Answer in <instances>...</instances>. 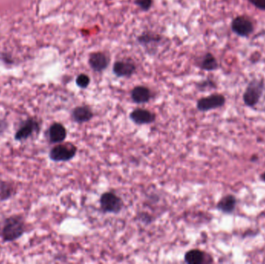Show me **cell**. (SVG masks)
Returning <instances> with one entry per match:
<instances>
[{"label": "cell", "instance_id": "obj_17", "mask_svg": "<svg viewBox=\"0 0 265 264\" xmlns=\"http://www.w3.org/2000/svg\"><path fill=\"white\" fill-rule=\"evenodd\" d=\"M185 262L189 264H202L205 261V253L200 249H191L185 254Z\"/></svg>", "mask_w": 265, "mask_h": 264}, {"label": "cell", "instance_id": "obj_2", "mask_svg": "<svg viewBox=\"0 0 265 264\" xmlns=\"http://www.w3.org/2000/svg\"><path fill=\"white\" fill-rule=\"evenodd\" d=\"M99 204L102 213L118 214L124 208L122 198L112 191L103 193L99 198Z\"/></svg>", "mask_w": 265, "mask_h": 264}, {"label": "cell", "instance_id": "obj_18", "mask_svg": "<svg viewBox=\"0 0 265 264\" xmlns=\"http://www.w3.org/2000/svg\"><path fill=\"white\" fill-rule=\"evenodd\" d=\"M15 188L12 183L0 180V201H5L14 196Z\"/></svg>", "mask_w": 265, "mask_h": 264}, {"label": "cell", "instance_id": "obj_7", "mask_svg": "<svg viewBox=\"0 0 265 264\" xmlns=\"http://www.w3.org/2000/svg\"><path fill=\"white\" fill-rule=\"evenodd\" d=\"M137 72V65L131 59L117 61L113 66V72L118 78H131Z\"/></svg>", "mask_w": 265, "mask_h": 264}, {"label": "cell", "instance_id": "obj_20", "mask_svg": "<svg viewBox=\"0 0 265 264\" xmlns=\"http://www.w3.org/2000/svg\"><path fill=\"white\" fill-rule=\"evenodd\" d=\"M134 4L138 7L142 11L147 12L153 7V0H134Z\"/></svg>", "mask_w": 265, "mask_h": 264}, {"label": "cell", "instance_id": "obj_6", "mask_svg": "<svg viewBox=\"0 0 265 264\" xmlns=\"http://www.w3.org/2000/svg\"><path fill=\"white\" fill-rule=\"evenodd\" d=\"M226 102L225 97L220 94H213L200 98L197 101L196 107L198 111L208 112L224 107Z\"/></svg>", "mask_w": 265, "mask_h": 264}, {"label": "cell", "instance_id": "obj_13", "mask_svg": "<svg viewBox=\"0 0 265 264\" xmlns=\"http://www.w3.org/2000/svg\"><path fill=\"white\" fill-rule=\"evenodd\" d=\"M132 101L136 104H145L152 98V92L150 88L143 85H137L130 92Z\"/></svg>", "mask_w": 265, "mask_h": 264}, {"label": "cell", "instance_id": "obj_22", "mask_svg": "<svg viewBox=\"0 0 265 264\" xmlns=\"http://www.w3.org/2000/svg\"><path fill=\"white\" fill-rule=\"evenodd\" d=\"M7 128H8V123L7 120L0 119V136L5 133Z\"/></svg>", "mask_w": 265, "mask_h": 264}, {"label": "cell", "instance_id": "obj_11", "mask_svg": "<svg viewBox=\"0 0 265 264\" xmlns=\"http://www.w3.org/2000/svg\"><path fill=\"white\" fill-rule=\"evenodd\" d=\"M67 130L62 123H55L47 130L48 140L51 143H62L67 138Z\"/></svg>", "mask_w": 265, "mask_h": 264}, {"label": "cell", "instance_id": "obj_9", "mask_svg": "<svg viewBox=\"0 0 265 264\" xmlns=\"http://www.w3.org/2000/svg\"><path fill=\"white\" fill-rule=\"evenodd\" d=\"M88 65L95 72L107 70L110 63V57L102 51L92 52L88 56Z\"/></svg>", "mask_w": 265, "mask_h": 264}, {"label": "cell", "instance_id": "obj_1", "mask_svg": "<svg viewBox=\"0 0 265 264\" xmlns=\"http://www.w3.org/2000/svg\"><path fill=\"white\" fill-rule=\"evenodd\" d=\"M26 224L24 218L18 215L7 218L3 223L0 236L4 243L14 242L20 239L25 233Z\"/></svg>", "mask_w": 265, "mask_h": 264}, {"label": "cell", "instance_id": "obj_21", "mask_svg": "<svg viewBox=\"0 0 265 264\" xmlns=\"http://www.w3.org/2000/svg\"><path fill=\"white\" fill-rule=\"evenodd\" d=\"M250 4L260 10H265V0H248Z\"/></svg>", "mask_w": 265, "mask_h": 264}, {"label": "cell", "instance_id": "obj_5", "mask_svg": "<svg viewBox=\"0 0 265 264\" xmlns=\"http://www.w3.org/2000/svg\"><path fill=\"white\" fill-rule=\"evenodd\" d=\"M40 131V123L36 118L27 119L20 125V128L16 132L14 138L17 141H24Z\"/></svg>", "mask_w": 265, "mask_h": 264}, {"label": "cell", "instance_id": "obj_23", "mask_svg": "<svg viewBox=\"0 0 265 264\" xmlns=\"http://www.w3.org/2000/svg\"><path fill=\"white\" fill-rule=\"evenodd\" d=\"M260 178H261V179L263 180V181H265V172L261 175Z\"/></svg>", "mask_w": 265, "mask_h": 264}, {"label": "cell", "instance_id": "obj_3", "mask_svg": "<svg viewBox=\"0 0 265 264\" xmlns=\"http://www.w3.org/2000/svg\"><path fill=\"white\" fill-rule=\"evenodd\" d=\"M77 150L76 146L72 143H59L50 150L49 157L52 162H69L75 157Z\"/></svg>", "mask_w": 265, "mask_h": 264}, {"label": "cell", "instance_id": "obj_14", "mask_svg": "<svg viewBox=\"0 0 265 264\" xmlns=\"http://www.w3.org/2000/svg\"><path fill=\"white\" fill-rule=\"evenodd\" d=\"M137 42L144 47H156L158 43L163 40V37L154 32H143L141 35L138 36Z\"/></svg>", "mask_w": 265, "mask_h": 264}, {"label": "cell", "instance_id": "obj_4", "mask_svg": "<svg viewBox=\"0 0 265 264\" xmlns=\"http://www.w3.org/2000/svg\"><path fill=\"white\" fill-rule=\"evenodd\" d=\"M263 88L264 83L262 80L256 78L252 80L247 85L243 96L245 105L249 107H255L263 94Z\"/></svg>", "mask_w": 265, "mask_h": 264}, {"label": "cell", "instance_id": "obj_12", "mask_svg": "<svg viewBox=\"0 0 265 264\" xmlns=\"http://www.w3.org/2000/svg\"><path fill=\"white\" fill-rule=\"evenodd\" d=\"M72 119L75 123L82 124L90 121L94 117L92 109L88 105H80L77 107L72 110Z\"/></svg>", "mask_w": 265, "mask_h": 264}, {"label": "cell", "instance_id": "obj_16", "mask_svg": "<svg viewBox=\"0 0 265 264\" xmlns=\"http://www.w3.org/2000/svg\"><path fill=\"white\" fill-rule=\"evenodd\" d=\"M198 67L201 70L213 72L219 68L218 62L213 54L206 53L198 61Z\"/></svg>", "mask_w": 265, "mask_h": 264}, {"label": "cell", "instance_id": "obj_10", "mask_svg": "<svg viewBox=\"0 0 265 264\" xmlns=\"http://www.w3.org/2000/svg\"><path fill=\"white\" fill-rule=\"evenodd\" d=\"M130 119L137 125L150 124L155 121L156 115L146 109L137 108L130 113Z\"/></svg>", "mask_w": 265, "mask_h": 264}, {"label": "cell", "instance_id": "obj_15", "mask_svg": "<svg viewBox=\"0 0 265 264\" xmlns=\"http://www.w3.org/2000/svg\"><path fill=\"white\" fill-rule=\"evenodd\" d=\"M237 205V199L234 195L229 194L221 198L217 204V209L225 214H231L235 210Z\"/></svg>", "mask_w": 265, "mask_h": 264}, {"label": "cell", "instance_id": "obj_8", "mask_svg": "<svg viewBox=\"0 0 265 264\" xmlns=\"http://www.w3.org/2000/svg\"><path fill=\"white\" fill-rule=\"evenodd\" d=\"M231 28L237 35L247 37L253 32V25L250 19L244 16H239L232 21Z\"/></svg>", "mask_w": 265, "mask_h": 264}, {"label": "cell", "instance_id": "obj_19", "mask_svg": "<svg viewBox=\"0 0 265 264\" xmlns=\"http://www.w3.org/2000/svg\"><path fill=\"white\" fill-rule=\"evenodd\" d=\"M75 82H76L77 86L79 88L85 89V88H88V85L90 84V78L86 74H80L77 76Z\"/></svg>", "mask_w": 265, "mask_h": 264}]
</instances>
